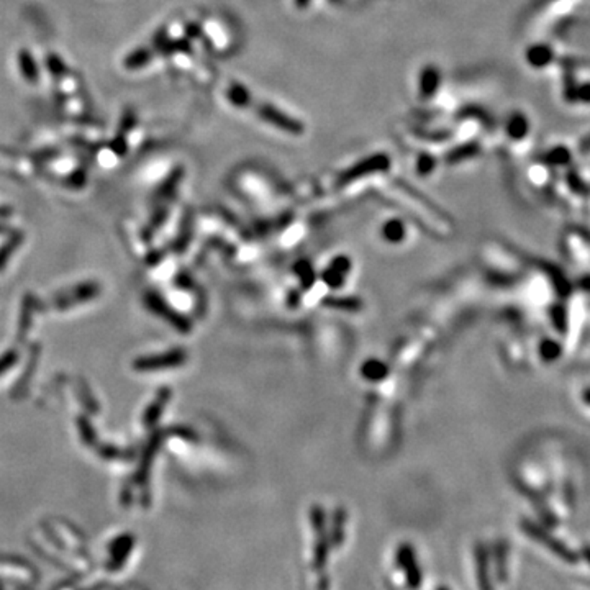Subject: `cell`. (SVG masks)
I'll list each match as a JSON object with an SVG mask.
<instances>
[{
	"mask_svg": "<svg viewBox=\"0 0 590 590\" xmlns=\"http://www.w3.org/2000/svg\"><path fill=\"white\" fill-rule=\"evenodd\" d=\"M385 235H387L389 240L398 241L402 238V227L398 225V223H394V225H390L387 230H385Z\"/></svg>",
	"mask_w": 590,
	"mask_h": 590,
	"instance_id": "cell-11",
	"label": "cell"
},
{
	"mask_svg": "<svg viewBox=\"0 0 590 590\" xmlns=\"http://www.w3.org/2000/svg\"><path fill=\"white\" fill-rule=\"evenodd\" d=\"M539 353L541 358L548 363H553L558 358H561V353H563V348H561L559 343H556L553 340H544L543 343L539 344Z\"/></svg>",
	"mask_w": 590,
	"mask_h": 590,
	"instance_id": "cell-3",
	"label": "cell"
},
{
	"mask_svg": "<svg viewBox=\"0 0 590 590\" xmlns=\"http://www.w3.org/2000/svg\"><path fill=\"white\" fill-rule=\"evenodd\" d=\"M553 58H554L553 50H551V48H548V46H543V45L531 48V50L528 51V61L536 67L546 66L548 62L553 61Z\"/></svg>",
	"mask_w": 590,
	"mask_h": 590,
	"instance_id": "cell-2",
	"label": "cell"
},
{
	"mask_svg": "<svg viewBox=\"0 0 590 590\" xmlns=\"http://www.w3.org/2000/svg\"><path fill=\"white\" fill-rule=\"evenodd\" d=\"M551 321H553V325L559 333H565V330H568V316H565V310L563 307L554 305L551 309Z\"/></svg>",
	"mask_w": 590,
	"mask_h": 590,
	"instance_id": "cell-6",
	"label": "cell"
},
{
	"mask_svg": "<svg viewBox=\"0 0 590 590\" xmlns=\"http://www.w3.org/2000/svg\"><path fill=\"white\" fill-rule=\"evenodd\" d=\"M548 274H549V277L551 279H553V282H554V287H556V292H558V294L561 295V297H565V295H569V292H570V286H569V282H568V279H565V277L561 274V271L559 269H556V267H548Z\"/></svg>",
	"mask_w": 590,
	"mask_h": 590,
	"instance_id": "cell-5",
	"label": "cell"
},
{
	"mask_svg": "<svg viewBox=\"0 0 590 590\" xmlns=\"http://www.w3.org/2000/svg\"><path fill=\"white\" fill-rule=\"evenodd\" d=\"M572 100L584 102V104H590V82H585V84L575 86Z\"/></svg>",
	"mask_w": 590,
	"mask_h": 590,
	"instance_id": "cell-9",
	"label": "cell"
},
{
	"mask_svg": "<svg viewBox=\"0 0 590 590\" xmlns=\"http://www.w3.org/2000/svg\"><path fill=\"white\" fill-rule=\"evenodd\" d=\"M544 161L553 166H565L570 161V151L564 148V146H558V148L551 149L549 153L544 156Z\"/></svg>",
	"mask_w": 590,
	"mask_h": 590,
	"instance_id": "cell-4",
	"label": "cell"
},
{
	"mask_svg": "<svg viewBox=\"0 0 590 590\" xmlns=\"http://www.w3.org/2000/svg\"><path fill=\"white\" fill-rule=\"evenodd\" d=\"M385 374V366L380 363H369L364 366V375H368L369 379H380Z\"/></svg>",
	"mask_w": 590,
	"mask_h": 590,
	"instance_id": "cell-10",
	"label": "cell"
},
{
	"mask_svg": "<svg viewBox=\"0 0 590 590\" xmlns=\"http://www.w3.org/2000/svg\"><path fill=\"white\" fill-rule=\"evenodd\" d=\"M526 130H528V125H526V120L523 119V116L516 115L515 119H511L510 126H509V133L514 136V138H521V136L526 135Z\"/></svg>",
	"mask_w": 590,
	"mask_h": 590,
	"instance_id": "cell-8",
	"label": "cell"
},
{
	"mask_svg": "<svg viewBox=\"0 0 590 590\" xmlns=\"http://www.w3.org/2000/svg\"><path fill=\"white\" fill-rule=\"evenodd\" d=\"M584 401H585V402H587V403H589V405H590V390H587V392H585V394H584Z\"/></svg>",
	"mask_w": 590,
	"mask_h": 590,
	"instance_id": "cell-13",
	"label": "cell"
},
{
	"mask_svg": "<svg viewBox=\"0 0 590 590\" xmlns=\"http://www.w3.org/2000/svg\"><path fill=\"white\" fill-rule=\"evenodd\" d=\"M580 151H582V153H589L590 151V135H587L580 141Z\"/></svg>",
	"mask_w": 590,
	"mask_h": 590,
	"instance_id": "cell-12",
	"label": "cell"
},
{
	"mask_svg": "<svg viewBox=\"0 0 590 590\" xmlns=\"http://www.w3.org/2000/svg\"><path fill=\"white\" fill-rule=\"evenodd\" d=\"M565 179H568V184H569V187H570V190H572V192L579 194V195H587L589 194L587 184H585L584 180L580 179L575 173H568Z\"/></svg>",
	"mask_w": 590,
	"mask_h": 590,
	"instance_id": "cell-7",
	"label": "cell"
},
{
	"mask_svg": "<svg viewBox=\"0 0 590 590\" xmlns=\"http://www.w3.org/2000/svg\"><path fill=\"white\" fill-rule=\"evenodd\" d=\"M349 271V261L346 257H338V260L333 261V264L330 266V269L325 272V281L328 282L331 287H338L341 282L344 281L346 272Z\"/></svg>",
	"mask_w": 590,
	"mask_h": 590,
	"instance_id": "cell-1",
	"label": "cell"
}]
</instances>
